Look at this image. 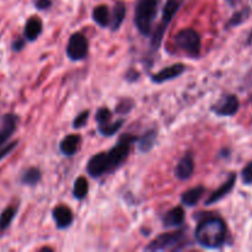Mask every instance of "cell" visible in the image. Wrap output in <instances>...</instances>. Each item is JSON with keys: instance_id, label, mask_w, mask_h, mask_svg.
Masks as SVG:
<instances>
[{"instance_id": "cell-10", "label": "cell", "mask_w": 252, "mask_h": 252, "mask_svg": "<svg viewBox=\"0 0 252 252\" xmlns=\"http://www.w3.org/2000/svg\"><path fill=\"white\" fill-rule=\"evenodd\" d=\"M194 172V160L191 153H186L179 162L176 164L174 170L175 177L180 181H187L192 177Z\"/></svg>"}, {"instance_id": "cell-31", "label": "cell", "mask_w": 252, "mask_h": 252, "mask_svg": "<svg viewBox=\"0 0 252 252\" xmlns=\"http://www.w3.org/2000/svg\"><path fill=\"white\" fill-rule=\"evenodd\" d=\"M53 1L52 0H33V5L37 10L43 11V10H48L52 6Z\"/></svg>"}, {"instance_id": "cell-24", "label": "cell", "mask_w": 252, "mask_h": 252, "mask_svg": "<svg viewBox=\"0 0 252 252\" xmlns=\"http://www.w3.org/2000/svg\"><path fill=\"white\" fill-rule=\"evenodd\" d=\"M125 125V120H117V121H111L107 125H103L97 127V132L100 133L103 137H113L121 128Z\"/></svg>"}, {"instance_id": "cell-6", "label": "cell", "mask_w": 252, "mask_h": 252, "mask_svg": "<svg viewBox=\"0 0 252 252\" xmlns=\"http://www.w3.org/2000/svg\"><path fill=\"white\" fill-rule=\"evenodd\" d=\"M174 42L177 48L191 58H197L201 54V36L193 29H184L176 33Z\"/></svg>"}, {"instance_id": "cell-18", "label": "cell", "mask_w": 252, "mask_h": 252, "mask_svg": "<svg viewBox=\"0 0 252 252\" xmlns=\"http://www.w3.org/2000/svg\"><path fill=\"white\" fill-rule=\"evenodd\" d=\"M158 132L157 129H149L142 135V137L137 138L135 142L138 143V150L140 153H149L150 150L154 148L155 142H157Z\"/></svg>"}, {"instance_id": "cell-17", "label": "cell", "mask_w": 252, "mask_h": 252, "mask_svg": "<svg viewBox=\"0 0 252 252\" xmlns=\"http://www.w3.org/2000/svg\"><path fill=\"white\" fill-rule=\"evenodd\" d=\"M204 192H206V189L203 186H196L192 187V189H187L184 193L181 194V201L182 206L186 207H194L198 204V202L201 201V198L203 197Z\"/></svg>"}, {"instance_id": "cell-22", "label": "cell", "mask_w": 252, "mask_h": 252, "mask_svg": "<svg viewBox=\"0 0 252 252\" xmlns=\"http://www.w3.org/2000/svg\"><path fill=\"white\" fill-rule=\"evenodd\" d=\"M17 214V206H9L0 214V235L4 234L11 225Z\"/></svg>"}, {"instance_id": "cell-12", "label": "cell", "mask_w": 252, "mask_h": 252, "mask_svg": "<svg viewBox=\"0 0 252 252\" xmlns=\"http://www.w3.org/2000/svg\"><path fill=\"white\" fill-rule=\"evenodd\" d=\"M52 218H53L56 226L59 230H65L70 228L74 221V214L71 209L66 206H57L52 211Z\"/></svg>"}, {"instance_id": "cell-5", "label": "cell", "mask_w": 252, "mask_h": 252, "mask_svg": "<svg viewBox=\"0 0 252 252\" xmlns=\"http://www.w3.org/2000/svg\"><path fill=\"white\" fill-rule=\"evenodd\" d=\"M182 5V0H166L164 7H162V15H161V21H160L159 26L157 27L155 32L152 36V48L158 51L162 43V38L165 36L167 27L171 24L174 20L175 15L180 10Z\"/></svg>"}, {"instance_id": "cell-3", "label": "cell", "mask_w": 252, "mask_h": 252, "mask_svg": "<svg viewBox=\"0 0 252 252\" xmlns=\"http://www.w3.org/2000/svg\"><path fill=\"white\" fill-rule=\"evenodd\" d=\"M189 244L187 239L186 231L184 229L171 231V233H164L157 236L154 240L150 241L145 246V251L159 252V251H180L187 248Z\"/></svg>"}, {"instance_id": "cell-20", "label": "cell", "mask_w": 252, "mask_h": 252, "mask_svg": "<svg viewBox=\"0 0 252 252\" xmlns=\"http://www.w3.org/2000/svg\"><path fill=\"white\" fill-rule=\"evenodd\" d=\"M93 20L102 29L110 27L111 11L107 5H98L93 10Z\"/></svg>"}, {"instance_id": "cell-21", "label": "cell", "mask_w": 252, "mask_h": 252, "mask_svg": "<svg viewBox=\"0 0 252 252\" xmlns=\"http://www.w3.org/2000/svg\"><path fill=\"white\" fill-rule=\"evenodd\" d=\"M42 180V172L38 167H29L22 172L20 181L22 185L29 187H34L41 182Z\"/></svg>"}, {"instance_id": "cell-13", "label": "cell", "mask_w": 252, "mask_h": 252, "mask_svg": "<svg viewBox=\"0 0 252 252\" xmlns=\"http://www.w3.org/2000/svg\"><path fill=\"white\" fill-rule=\"evenodd\" d=\"M235 182H236V175L233 172V174L229 175V177L226 179V181L224 182V184L221 185L219 189H217L216 191H214L213 193L208 197V199L206 201V206H212V204H216L217 202H219L220 199H223L224 197L228 196V194L231 192V189H234V186H235Z\"/></svg>"}, {"instance_id": "cell-8", "label": "cell", "mask_w": 252, "mask_h": 252, "mask_svg": "<svg viewBox=\"0 0 252 252\" xmlns=\"http://www.w3.org/2000/svg\"><path fill=\"white\" fill-rule=\"evenodd\" d=\"M239 108H240V102L239 98L235 95H224L220 97V100L217 101L213 106L211 107V111L217 116H221V117H231L238 113Z\"/></svg>"}, {"instance_id": "cell-26", "label": "cell", "mask_w": 252, "mask_h": 252, "mask_svg": "<svg viewBox=\"0 0 252 252\" xmlns=\"http://www.w3.org/2000/svg\"><path fill=\"white\" fill-rule=\"evenodd\" d=\"M134 107V101L130 100V98H123L120 103L116 107V113L118 115H127Z\"/></svg>"}, {"instance_id": "cell-30", "label": "cell", "mask_w": 252, "mask_h": 252, "mask_svg": "<svg viewBox=\"0 0 252 252\" xmlns=\"http://www.w3.org/2000/svg\"><path fill=\"white\" fill-rule=\"evenodd\" d=\"M17 144H19V142H17V140H14V142L7 143V144H5L4 147L0 148V161H1L2 159H5L7 155H10V153L17 147Z\"/></svg>"}, {"instance_id": "cell-15", "label": "cell", "mask_w": 252, "mask_h": 252, "mask_svg": "<svg viewBox=\"0 0 252 252\" xmlns=\"http://www.w3.org/2000/svg\"><path fill=\"white\" fill-rule=\"evenodd\" d=\"M185 223V211L182 207H174L162 217V225L165 228H179Z\"/></svg>"}, {"instance_id": "cell-14", "label": "cell", "mask_w": 252, "mask_h": 252, "mask_svg": "<svg viewBox=\"0 0 252 252\" xmlns=\"http://www.w3.org/2000/svg\"><path fill=\"white\" fill-rule=\"evenodd\" d=\"M43 31V22L38 16H31L26 21L24 29V38L29 42H34Z\"/></svg>"}, {"instance_id": "cell-16", "label": "cell", "mask_w": 252, "mask_h": 252, "mask_svg": "<svg viewBox=\"0 0 252 252\" xmlns=\"http://www.w3.org/2000/svg\"><path fill=\"white\" fill-rule=\"evenodd\" d=\"M81 144V137L79 134H69L59 143V150L65 157H73L78 153Z\"/></svg>"}, {"instance_id": "cell-28", "label": "cell", "mask_w": 252, "mask_h": 252, "mask_svg": "<svg viewBox=\"0 0 252 252\" xmlns=\"http://www.w3.org/2000/svg\"><path fill=\"white\" fill-rule=\"evenodd\" d=\"M248 12H249V9H245L236 12V14H234V16L231 17V20L229 21V25H230V26H236V25L241 24V22L248 17Z\"/></svg>"}, {"instance_id": "cell-32", "label": "cell", "mask_w": 252, "mask_h": 252, "mask_svg": "<svg viewBox=\"0 0 252 252\" xmlns=\"http://www.w3.org/2000/svg\"><path fill=\"white\" fill-rule=\"evenodd\" d=\"M25 46H26V39L24 37H17L11 43V49L14 52H20L25 48Z\"/></svg>"}, {"instance_id": "cell-27", "label": "cell", "mask_w": 252, "mask_h": 252, "mask_svg": "<svg viewBox=\"0 0 252 252\" xmlns=\"http://www.w3.org/2000/svg\"><path fill=\"white\" fill-rule=\"evenodd\" d=\"M89 117H90V111L89 110L83 111L81 113H79L73 121V128H75V129H80V128L85 127L86 123H88L89 121Z\"/></svg>"}, {"instance_id": "cell-34", "label": "cell", "mask_w": 252, "mask_h": 252, "mask_svg": "<svg viewBox=\"0 0 252 252\" xmlns=\"http://www.w3.org/2000/svg\"><path fill=\"white\" fill-rule=\"evenodd\" d=\"M226 1H229V2H230V4H233V2L235 1V0H226Z\"/></svg>"}, {"instance_id": "cell-25", "label": "cell", "mask_w": 252, "mask_h": 252, "mask_svg": "<svg viewBox=\"0 0 252 252\" xmlns=\"http://www.w3.org/2000/svg\"><path fill=\"white\" fill-rule=\"evenodd\" d=\"M112 117H113L112 112H111V110H108L107 107L98 108L95 116V120L96 122H97V127L110 123L111 121H112Z\"/></svg>"}, {"instance_id": "cell-1", "label": "cell", "mask_w": 252, "mask_h": 252, "mask_svg": "<svg viewBox=\"0 0 252 252\" xmlns=\"http://www.w3.org/2000/svg\"><path fill=\"white\" fill-rule=\"evenodd\" d=\"M135 140H137V137L134 135L125 134L118 139V143L112 149L91 157L86 165V171L89 176L93 179H100L120 169L129 157L130 148H132V144H134Z\"/></svg>"}, {"instance_id": "cell-19", "label": "cell", "mask_w": 252, "mask_h": 252, "mask_svg": "<svg viewBox=\"0 0 252 252\" xmlns=\"http://www.w3.org/2000/svg\"><path fill=\"white\" fill-rule=\"evenodd\" d=\"M126 17V5L123 1H117L113 6L112 12H111V22L110 29L112 31H117L123 24Z\"/></svg>"}, {"instance_id": "cell-4", "label": "cell", "mask_w": 252, "mask_h": 252, "mask_svg": "<svg viewBox=\"0 0 252 252\" xmlns=\"http://www.w3.org/2000/svg\"><path fill=\"white\" fill-rule=\"evenodd\" d=\"M158 6V0H138L134 11V24L143 36L148 37L152 34L153 22L157 16Z\"/></svg>"}, {"instance_id": "cell-33", "label": "cell", "mask_w": 252, "mask_h": 252, "mask_svg": "<svg viewBox=\"0 0 252 252\" xmlns=\"http://www.w3.org/2000/svg\"><path fill=\"white\" fill-rule=\"evenodd\" d=\"M126 79H127L129 83H134L135 80H138V79H139V74L134 70H129L127 74H126Z\"/></svg>"}, {"instance_id": "cell-23", "label": "cell", "mask_w": 252, "mask_h": 252, "mask_svg": "<svg viewBox=\"0 0 252 252\" xmlns=\"http://www.w3.org/2000/svg\"><path fill=\"white\" fill-rule=\"evenodd\" d=\"M89 193V182L88 180L84 176L78 177V179L74 181L73 186V196L74 198L78 199V201H83L86 198Z\"/></svg>"}, {"instance_id": "cell-7", "label": "cell", "mask_w": 252, "mask_h": 252, "mask_svg": "<svg viewBox=\"0 0 252 252\" xmlns=\"http://www.w3.org/2000/svg\"><path fill=\"white\" fill-rule=\"evenodd\" d=\"M66 57L71 62H80L88 57L89 42L86 37L80 32H75L69 37L68 46H66Z\"/></svg>"}, {"instance_id": "cell-9", "label": "cell", "mask_w": 252, "mask_h": 252, "mask_svg": "<svg viewBox=\"0 0 252 252\" xmlns=\"http://www.w3.org/2000/svg\"><path fill=\"white\" fill-rule=\"evenodd\" d=\"M17 123H19V117L14 113H6L2 116L1 125H0V148L9 143L10 138L16 130Z\"/></svg>"}, {"instance_id": "cell-11", "label": "cell", "mask_w": 252, "mask_h": 252, "mask_svg": "<svg viewBox=\"0 0 252 252\" xmlns=\"http://www.w3.org/2000/svg\"><path fill=\"white\" fill-rule=\"evenodd\" d=\"M186 70V66L182 63H175L171 64L170 66L161 69L160 71L155 73L154 75H152V81L154 84H162L166 83V81L174 80V79L179 78L184 71Z\"/></svg>"}, {"instance_id": "cell-29", "label": "cell", "mask_w": 252, "mask_h": 252, "mask_svg": "<svg viewBox=\"0 0 252 252\" xmlns=\"http://www.w3.org/2000/svg\"><path fill=\"white\" fill-rule=\"evenodd\" d=\"M241 180L245 185H252V161L249 162L241 171Z\"/></svg>"}, {"instance_id": "cell-2", "label": "cell", "mask_w": 252, "mask_h": 252, "mask_svg": "<svg viewBox=\"0 0 252 252\" xmlns=\"http://www.w3.org/2000/svg\"><path fill=\"white\" fill-rule=\"evenodd\" d=\"M226 230L225 221L212 214L203 216L194 230V239L199 246L207 250H218L225 244Z\"/></svg>"}]
</instances>
